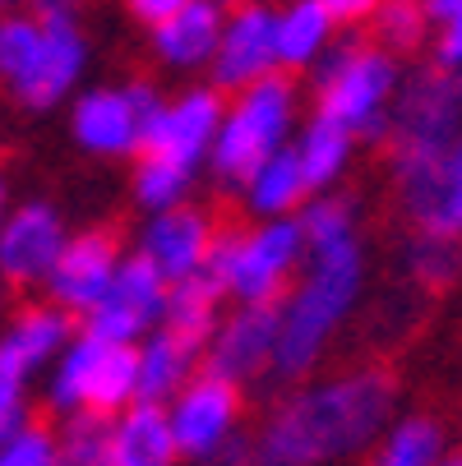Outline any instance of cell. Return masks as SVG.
Wrapping results in <instances>:
<instances>
[{
  "mask_svg": "<svg viewBox=\"0 0 462 466\" xmlns=\"http://www.w3.org/2000/svg\"><path fill=\"white\" fill-rule=\"evenodd\" d=\"M398 388L393 374L379 365H356L334 379L287 392L269 411L250 466H334L347 461L388 430Z\"/></svg>",
  "mask_w": 462,
  "mask_h": 466,
  "instance_id": "6da1fadb",
  "label": "cell"
},
{
  "mask_svg": "<svg viewBox=\"0 0 462 466\" xmlns=\"http://www.w3.org/2000/svg\"><path fill=\"white\" fill-rule=\"evenodd\" d=\"M365 282V254L361 240H338L319 245L305 254L296 282L278 300V351H273V374L282 379H305L319 356L328 351L343 319L356 309Z\"/></svg>",
  "mask_w": 462,
  "mask_h": 466,
  "instance_id": "7a4b0ae2",
  "label": "cell"
},
{
  "mask_svg": "<svg viewBox=\"0 0 462 466\" xmlns=\"http://www.w3.org/2000/svg\"><path fill=\"white\" fill-rule=\"evenodd\" d=\"M314 116L352 129L356 139H384L388 106L398 93V56L379 42H338L328 46L314 65Z\"/></svg>",
  "mask_w": 462,
  "mask_h": 466,
  "instance_id": "3957f363",
  "label": "cell"
},
{
  "mask_svg": "<svg viewBox=\"0 0 462 466\" xmlns=\"http://www.w3.org/2000/svg\"><path fill=\"white\" fill-rule=\"evenodd\" d=\"M305 236L296 218H259L254 227L218 231L204 273L231 305L282 300L305 263Z\"/></svg>",
  "mask_w": 462,
  "mask_h": 466,
  "instance_id": "277c9868",
  "label": "cell"
},
{
  "mask_svg": "<svg viewBox=\"0 0 462 466\" xmlns=\"http://www.w3.org/2000/svg\"><path fill=\"white\" fill-rule=\"evenodd\" d=\"M292 135H296V84L287 79V70H273L236 88L231 102H222L209 171L236 189L263 157L287 148Z\"/></svg>",
  "mask_w": 462,
  "mask_h": 466,
  "instance_id": "5b68a950",
  "label": "cell"
},
{
  "mask_svg": "<svg viewBox=\"0 0 462 466\" xmlns=\"http://www.w3.org/2000/svg\"><path fill=\"white\" fill-rule=\"evenodd\" d=\"M139 397V356L129 342L75 332L46 365V407L60 416H116Z\"/></svg>",
  "mask_w": 462,
  "mask_h": 466,
  "instance_id": "8992f818",
  "label": "cell"
},
{
  "mask_svg": "<svg viewBox=\"0 0 462 466\" xmlns=\"http://www.w3.org/2000/svg\"><path fill=\"white\" fill-rule=\"evenodd\" d=\"M33 10L42 19V37H37L28 65L5 88L15 93L19 106L51 111L79 88V79L88 70V37L79 28L75 0H42V5H33Z\"/></svg>",
  "mask_w": 462,
  "mask_h": 466,
  "instance_id": "52a82bcc",
  "label": "cell"
},
{
  "mask_svg": "<svg viewBox=\"0 0 462 466\" xmlns=\"http://www.w3.org/2000/svg\"><path fill=\"white\" fill-rule=\"evenodd\" d=\"M162 106V93L144 79L135 84H102L75 97L70 135L93 157H139L149 120Z\"/></svg>",
  "mask_w": 462,
  "mask_h": 466,
  "instance_id": "ba28073f",
  "label": "cell"
},
{
  "mask_svg": "<svg viewBox=\"0 0 462 466\" xmlns=\"http://www.w3.org/2000/svg\"><path fill=\"white\" fill-rule=\"evenodd\" d=\"M393 176H398V204L412 231L462 240V129L439 148L393 162Z\"/></svg>",
  "mask_w": 462,
  "mask_h": 466,
  "instance_id": "9c48e42d",
  "label": "cell"
},
{
  "mask_svg": "<svg viewBox=\"0 0 462 466\" xmlns=\"http://www.w3.org/2000/svg\"><path fill=\"white\" fill-rule=\"evenodd\" d=\"M462 125V97H457V79L439 65L430 70H416L412 79L398 84L393 93V106H388V157L403 162V157H416L426 148H439L444 139L457 135Z\"/></svg>",
  "mask_w": 462,
  "mask_h": 466,
  "instance_id": "30bf717a",
  "label": "cell"
},
{
  "mask_svg": "<svg viewBox=\"0 0 462 466\" xmlns=\"http://www.w3.org/2000/svg\"><path fill=\"white\" fill-rule=\"evenodd\" d=\"M162 407H167V425H171V439H176L180 457L204 461V457H213L218 448H227L236 439L241 383H231L213 370H200V374H190Z\"/></svg>",
  "mask_w": 462,
  "mask_h": 466,
  "instance_id": "8fae6325",
  "label": "cell"
},
{
  "mask_svg": "<svg viewBox=\"0 0 462 466\" xmlns=\"http://www.w3.org/2000/svg\"><path fill=\"white\" fill-rule=\"evenodd\" d=\"M167 278L153 268L144 254H120V268L111 278V287L102 291V300L79 314L84 319V332L93 338H107V342H129L135 347L144 332H153L167 314Z\"/></svg>",
  "mask_w": 462,
  "mask_h": 466,
  "instance_id": "7c38bea8",
  "label": "cell"
},
{
  "mask_svg": "<svg viewBox=\"0 0 462 466\" xmlns=\"http://www.w3.org/2000/svg\"><path fill=\"white\" fill-rule=\"evenodd\" d=\"M222 102L227 97L218 84H200V88H185L176 97H162V106L149 120V135H144L139 153L167 157V162L200 176V167H209V153H213Z\"/></svg>",
  "mask_w": 462,
  "mask_h": 466,
  "instance_id": "4fadbf2b",
  "label": "cell"
},
{
  "mask_svg": "<svg viewBox=\"0 0 462 466\" xmlns=\"http://www.w3.org/2000/svg\"><path fill=\"white\" fill-rule=\"evenodd\" d=\"M273 351H278V300L236 305V309H222L218 328L209 332L204 370L231 383H254L259 374L273 370Z\"/></svg>",
  "mask_w": 462,
  "mask_h": 466,
  "instance_id": "5bb4252c",
  "label": "cell"
},
{
  "mask_svg": "<svg viewBox=\"0 0 462 466\" xmlns=\"http://www.w3.org/2000/svg\"><path fill=\"white\" fill-rule=\"evenodd\" d=\"M273 15L278 10L263 5V0H236V5H227L222 37H218V51L209 60V84H218L222 93H236V88L278 70Z\"/></svg>",
  "mask_w": 462,
  "mask_h": 466,
  "instance_id": "9a60e30c",
  "label": "cell"
},
{
  "mask_svg": "<svg viewBox=\"0 0 462 466\" xmlns=\"http://www.w3.org/2000/svg\"><path fill=\"white\" fill-rule=\"evenodd\" d=\"M65 236H70L65 218L46 198L10 204V213L0 218V278L10 287H42Z\"/></svg>",
  "mask_w": 462,
  "mask_h": 466,
  "instance_id": "2e32d148",
  "label": "cell"
},
{
  "mask_svg": "<svg viewBox=\"0 0 462 466\" xmlns=\"http://www.w3.org/2000/svg\"><path fill=\"white\" fill-rule=\"evenodd\" d=\"M120 268V245L111 231H79V236H65L56 263H51V273H46V300H56L60 309H70L75 319L88 314L102 291L111 287Z\"/></svg>",
  "mask_w": 462,
  "mask_h": 466,
  "instance_id": "e0dca14e",
  "label": "cell"
},
{
  "mask_svg": "<svg viewBox=\"0 0 462 466\" xmlns=\"http://www.w3.org/2000/svg\"><path fill=\"white\" fill-rule=\"evenodd\" d=\"M213 236H218V222L204 208L171 204V208H158L149 218V227L139 236V254L153 263L167 282H180V278L204 273Z\"/></svg>",
  "mask_w": 462,
  "mask_h": 466,
  "instance_id": "ac0fdd59",
  "label": "cell"
},
{
  "mask_svg": "<svg viewBox=\"0 0 462 466\" xmlns=\"http://www.w3.org/2000/svg\"><path fill=\"white\" fill-rule=\"evenodd\" d=\"M70 338H75V314L70 309H60L56 300L24 305L19 314L5 319V328H0V365L19 379H33L65 351Z\"/></svg>",
  "mask_w": 462,
  "mask_h": 466,
  "instance_id": "d6986e66",
  "label": "cell"
},
{
  "mask_svg": "<svg viewBox=\"0 0 462 466\" xmlns=\"http://www.w3.org/2000/svg\"><path fill=\"white\" fill-rule=\"evenodd\" d=\"M180 448L167 425L162 402L135 397L125 411L107 420V466H176Z\"/></svg>",
  "mask_w": 462,
  "mask_h": 466,
  "instance_id": "ffe728a7",
  "label": "cell"
},
{
  "mask_svg": "<svg viewBox=\"0 0 462 466\" xmlns=\"http://www.w3.org/2000/svg\"><path fill=\"white\" fill-rule=\"evenodd\" d=\"M222 19H227V5H218V0H185L171 19L149 28L153 56L167 70H209L222 37Z\"/></svg>",
  "mask_w": 462,
  "mask_h": 466,
  "instance_id": "44dd1931",
  "label": "cell"
},
{
  "mask_svg": "<svg viewBox=\"0 0 462 466\" xmlns=\"http://www.w3.org/2000/svg\"><path fill=\"white\" fill-rule=\"evenodd\" d=\"M135 356H139V397L144 402H167L190 374H200L204 342H194L185 332L158 323L153 332H144L135 342Z\"/></svg>",
  "mask_w": 462,
  "mask_h": 466,
  "instance_id": "7402d4cb",
  "label": "cell"
},
{
  "mask_svg": "<svg viewBox=\"0 0 462 466\" xmlns=\"http://www.w3.org/2000/svg\"><path fill=\"white\" fill-rule=\"evenodd\" d=\"M338 24L323 10V0H287L273 15V51L278 70H310V65L334 46Z\"/></svg>",
  "mask_w": 462,
  "mask_h": 466,
  "instance_id": "603a6c76",
  "label": "cell"
},
{
  "mask_svg": "<svg viewBox=\"0 0 462 466\" xmlns=\"http://www.w3.org/2000/svg\"><path fill=\"white\" fill-rule=\"evenodd\" d=\"M236 189H241L245 208H250L254 218H296L301 204L310 198V185H305V171H301L292 144L278 148L273 157H263Z\"/></svg>",
  "mask_w": 462,
  "mask_h": 466,
  "instance_id": "cb8c5ba5",
  "label": "cell"
},
{
  "mask_svg": "<svg viewBox=\"0 0 462 466\" xmlns=\"http://www.w3.org/2000/svg\"><path fill=\"white\" fill-rule=\"evenodd\" d=\"M352 148H356L352 129L323 120V116H314L310 125L296 129V135H292V153H296V162H301V171H305L310 194L334 189V185L343 180V171L352 167Z\"/></svg>",
  "mask_w": 462,
  "mask_h": 466,
  "instance_id": "d4e9b609",
  "label": "cell"
},
{
  "mask_svg": "<svg viewBox=\"0 0 462 466\" xmlns=\"http://www.w3.org/2000/svg\"><path fill=\"white\" fill-rule=\"evenodd\" d=\"M222 305H227V296L218 291V282L209 273H194V278H180V282L167 287L162 323L185 332V338H194V342H209V332L222 319Z\"/></svg>",
  "mask_w": 462,
  "mask_h": 466,
  "instance_id": "484cf974",
  "label": "cell"
},
{
  "mask_svg": "<svg viewBox=\"0 0 462 466\" xmlns=\"http://www.w3.org/2000/svg\"><path fill=\"white\" fill-rule=\"evenodd\" d=\"M444 452V430L430 416H403L375 439L370 466H435Z\"/></svg>",
  "mask_w": 462,
  "mask_h": 466,
  "instance_id": "4316f807",
  "label": "cell"
},
{
  "mask_svg": "<svg viewBox=\"0 0 462 466\" xmlns=\"http://www.w3.org/2000/svg\"><path fill=\"white\" fill-rule=\"evenodd\" d=\"M301 236H305V249H319V245H338V240H352L356 236V208H352V198H338V194H310L301 213Z\"/></svg>",
  "mask_w": 462,
  "mask_h": 466,
  "instance_id": "83f0119b",
  "label": "cell"
},
{
  "mask_svg": "<svg viewBox=\"0 0 462 466\" xmlns=\"http://www.w3.org/2000/svg\"><path fill=\"white\" fill-rule=\"evenodd\" d=\"M370 33L384 51L393 56H407L426 42L430 33V19H426V5L421 0H379V10L370 15Z\"/></svg>",
  "mask_w": 462,
  "mask_h": 466,
  "instance_id": "f1b7e54d",
  "label": "cell"
},
{
  "mask_svg": "<svg viewBox=\"0 0 462 466\" xmlns=\"http://www.w3.org/2000/svg\"><path fill=\"white\" fill-rule=\"evenodd\" d=\"M194 185V171L167 162V157H153V153H139V167H135V198L158 213V208H171V204H185V194Z\"/></svg>",
  "mask_w": 462,
  "mask_h": 466,
  "instance_id": "f546056e",
  "label": "cell"
},
{
  "mask_svg": "<svg viewBox=\"0 0 462 466\" xmlns=\"http://www.w3.org/2000/svg\"><path fill=\"white\" fill-rule=\"evenodd\" d=\"M407 273L421 287H448L453 278H462V240L457 236H426V231H416V240L407 249Z\"/></svg>",
  "mask_w": 462,
  "mask_h": 466,
  "instance_id": "4dcf8cb0",
  "label": "cell"
},
{
  "mask_svg": "<svg viewBox=\"0 0 462 466\" xmlns=\"http://www.w3.org/2000/svg\"><path fill=\"white\" fill-rule=\"evenodd\" d=\"M0 466H60V434L42 420H19L0 439Z\"/></svg>",
  "mask_w": 462,
  "mask_h": 466,
  "instance_id": "1f68e13d",
  "label": "cell"
},
{
  "mask_svg": "<svg viewBox=\"0 0 462 466\" xmlns=\"http://www.w3.org/2000/svg\"><path fill=\"white\" fill-rule=\"evenodd\" d=\"M107 420L111 416H65L60 434V457L65 461H107Z\"/></svg>",
  "mask_w": 462,
  "mask_h": 466,
  "instance_id": "d6a6232c",
  "label": "cell"
},
{
  "mask_svg": "<svg viewBox=\"0 0 462 466\" xmlns=\"http://www.w3.org/2000/svg\"><path fill=\"white\" fill-rule=\"evenodd\" d=\"M24 383L28 379H19V374H10L5 365H0V439L28 416V388Z\"/></svg>",
  "mask_w": 462,
  "mask_h": 466,
  "instance_id": "836d02e7",
  "label": "cell"
},
{
  "mask_svg": "<svg viewBox=\"0 0 462 466\" xmlns=\"http://www.w3.org/2000/svg\"><path fill=\"white\" fill-rule=\"evenodd\" d=\"M435 28H439L435 33V65H439V70H448V75H457L462 70V10L453 19L435 24Z\"/></svg>",
  "mask_w": 462,
  "mask_h": 466,
  "instance_id": "e575fe53",
  "label": "cell"
},
{
  "mask_svg": "<svg viewBox=\"0 0 462 466\" xmlns=\"http://www.w3.org/2000/svg\"><path fill=\"white\" fill-rule=\"evenodd\" d=\"M323 10L334 15L338 28H352V24H370V15L379 10V0H323Z\"/></svg>",
  "mask_w": 462,
  "mask_h": 466,
  "instance_id": "d590c367",
  "label": "cell"
},
{
  "mask_svg": "<svg viewBox=\"0 0 462 466\" xmlns=\"http://www.w3.org/2000/svg\"><path fill=\"white\" fill-rule=\"evenodd\" d=\"M120 5L129 10V19H139L144 28H153V24H162V19H171L185 0H120Z\"/></svg>",
  "mask_w": 462,
  "mask_h": 466,
  "instance_id": "8d00e7d4",
  "label": "cell"
},
{
  "mask_svg": "<svg viewBox=\"0 0 462 466\" xmlns=\"http://www.w3.org/2000/svg\"><path fill=\"white\" fill-rule=\"evenodd\" d=\"M200 466H250V448H241L236 439L227 443V448H218L213 457H204Z\"/></svg>",
  "mask_w": 462,
  "mask_h": 466,
  "instance_id": "74e56055",
  "label": "cell"
},
{
  "mask_svg": "<svg viewBox=\"0 0 462 466\" xmlns=\"http://www.w3.org/2000/svg\"><path fill=\"white\" fill-rule=\"evenodd\" d=\"M421 5H426V19L430 24H444V19H453L462 10V0H421Z\"/></svg>",
  "mask_w": 462,
  "mask_h": 466,
  "instance_id": "f35d334b",
  "label": "cell"
},
{
  "mask_svg": "<svg viewBox=\"0 0 462 466\" xmlns=\"http://www.w3.org/2000/svg\"><path fill=\"white\" fill-rule=\"evenodd\" d=\"M24 5H42V0H0V15H5V10H24Z\"/></svg>",
  "mask_w": 462,
  "mask_h": 466,
  "instance_id": "ab89813d",
  "label": "cell"
},
{
  "mask_svg": "<svg viewBox=\"0 0 462 466\" xmlns=\"http://www.w3.org/2000/svg\"><path fill=\"white\" fill-rule=\"evenodd\" d=\"M435 466H462V452H439Z\"/></svg>",
  "mask_w": 462,
  "mask_h": 466,
  "instance_id": "60d3db41",
  "label": "cell"
},
{
  "mask_svg": "<svg viewBox=\"0 0 462 466\" xmlns=\"http://www.w3.org/2000/svg\"><path fill=\"white\" fill-rule=\"evenodd\" d=\"M10 213V189H5V176H0V218Z\"/></svg>",
  "mask_w": 462,
  "mask_h": 466,
  "instance_id": "b9f144b4",
  "label": "cell"
},
{
  "mask_svg": "<svg viewBox=\"0 0 462 466\" xmlns=\"http://www.w3.org/2000/svg\"><path fill=\"white\" fill-rule=\"evenodd\" d=\"M60 466H107V461H65V457H60Z\"/></svg>",
  "mask_w": 462,
  "mask_h": 466,
  "instance_id": "7bdbcfd3",
  "label": "cell"
},
{
  "mask_svg": "<svg viewBox=\"0 0 462 466\" xmlns=\"http://www.w3.org/2000/svg\"><path fill=\"white\" fill-rule=\"evenodd\" d=\"M453 79H457V97H462V70H457V75H453Z\"/></svg>",
  "mask_w": 462,
  "mask_h": 466,
  "instance_id": "ee69618b",
  "label": "cell"
},
{
  "mask_svg": "<svg viewBox=\"0 0 462 466\" xmlns=\"http://www.w3.org/2000/svg\"><path fill=\"white\" fill-rule=\"evenodd\" d=\"M0 319H5V300H0Z\"/></svg>",
  "mask_w": 462,
  "mask_h": 466,
  "instance_id": "f6af8a7d",
  "label": "cell"
},
{
  "mask_svg": "<svg viewBox=\"0 0 462 466\" xmlns=\"http://www.w3.org/2000/svg\"><path fill=\"white\" fill-rule=\"evenodd\" d=\"M218 5H236V0H218Z\"/></svg>",
  "mask_w": 462,
  "mask_h": 466,
  "instance_id": "bcb514c9",
  "label": "cell"
}]
</instances>
